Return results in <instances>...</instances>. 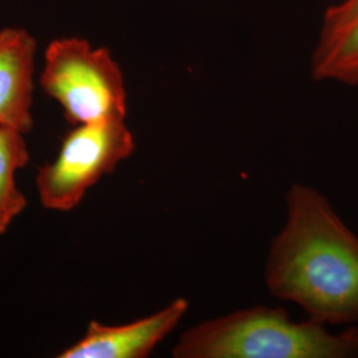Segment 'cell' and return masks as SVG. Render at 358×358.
Masks as SVG:
<instances>
[{
    "mask_svg": "<svg viewBox=\"0 0 358 358\" xmlns=\"http://www.w3.org/2000/svg\"><path fill=\"white\" fill-rule=\"evenodd\" d=\"M174 358H358V325L334 332L282 307L255 306L202 321L182 333Z\"/></svg>",
    "mask_w": 358,
    "mask_h": 358,
    "instance_id": "2",
    "label": "cell"
},
{
    "mask_svg": "<svg viewBox=\"0 0 358 358\" xmlns=\"http://www.w3.org/2000/svg\"><path fill=\"white\" fill-rule=\"evenodd\" d=\"M189 307V300L179 297L150 316L128 324L106 325L92 320L84 336L57 357H148L178 327Z\"/></svg>",
    "mask_w": 358,
    "mask_h": 358,
    "instance_id": "5",
    "label": "cell"
},
{
    "mask_svg": "<svg viewBox=\"0 0 358 358\" xmlns=\"http://www.w3.org/2000/svg\"><path fill=\"white\" fill-rule=\"evenodd\" d=\"M36 41L24 29L0 32V125L23 133L34 127Z\"/></svg>",
    "mask_w": 358,
    "mask_h": 358,
    "instance_id": "6",
    "label": "cell"
},
{
    "mask_svg": "<svg viewBox=\"0 0 358 358\" xmlns=\"http://www.w3.org/2000/svg\"><path fill=\"white\" fill-rule=\"evenodd\" d=\"M310 73L316 81L358 85V0H341L327 10Z\"/></svg>",
    "mask_w": 358,
    "mask_h": 358,
    "instance_id": "7",
    "label": "cell"
},
{
    "mask_svg": "<svg viewBox=\"0 0 358 358\" xmlns=\"http://www.w3.org/2000/svg\"><path fill=\"white\" fill-rule=\"evenodd\" d=\"M284 201L264 264L269 294L325 325H358L357 234L310 185L294 182Z\"/></svg>",
    "mask_w": 358,
    "mask_h": 358,
    "instance_id": "1",
    "label": "cell"
},
{
    "mask_svg": "<svg viewBox=\"0 0 358 358\" xmlns=\"http://www.w3.org/2000/svg\"><path fill=\"white\" fill-rule=\"evenodd\" d=\"M26 133L0 125V235L26 210L27 198L17 187L16 174L29 162Z\"/></svg>",
    "mask_w": 358,
    "mask_h": 358,
    "instance_id": "8",
    "label": "cell"
},
{
    "mask_svg": "<svg viewBox=\"0 0 358 358\" xmlns=\"http://www.w3.org/2000/svg\"><path fill=\"white\" fill-rule=\"evenodd\" d=\"M134 150V136L125 120L76 125L65 136L56 158L38 169L40 203L57 213L75 210L90 189Z\"/></svg>",
    "mask_w": 358,
    "mask_h": 358,
    "instance_id": "4",
    "label": "cell"
},
{
    "mask_svg": "<svg viewBox=\"0 0 358 358\" xmlns=\"http://www.w3.org/2000/svg\"><path fill=\"white\" fill-rule=\"evenodd\" d=\"M38 83L73 127L127 117L128 96L120 65L108 50L94 48L84 38L52 41Z\"/></svg>",
    "mask_w": 358,
    "mask_h": 358,
    "instance_id": "3",
    "label": "cell"
}]
</instances>
